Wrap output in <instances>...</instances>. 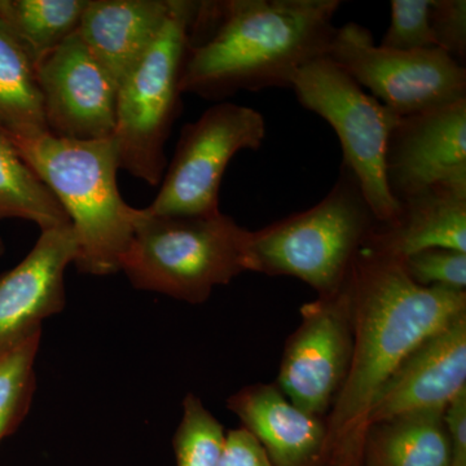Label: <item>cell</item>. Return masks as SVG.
<instances>
[{
  "label": "cell",
  "mask_w": 466,
  "mask_h": 466,
  "mask_svg": "<svg viewBox=\"0 0 466 466\" xmlns=\"http://www.w3.org/2000/svg\"><path fill=\"white\" fill-rule=\"evenodd\" d=\"M354 352L327 417L330 466H361L367 417L383 383L426 337L466 312V290L422 288L401 260L364 245L348 280Z\"/></svg>",
  "instance_id": "obj_1"
},
{
  "label": "cell",
  "mask_w": 466,
  "mask_h": 466,
  "mask_svg": "<svg viewBox=\"0 0 466 466\" xmlns=\"http://www.w3.org/2000/svg\"><path fill=\"white\" fill-rule=\"evenodd\" d=\"M339 0L198 2L180 79L182 94L223 100L240 91L290 88L329 51Z\"/></svg>",
  "instance_id": "obj_2"
},
{
  "label": "cell",
  "mask_w": 466,
  "mask_h": 466,
  "mask_svg": "<svg viewBox=\"0 0 466 466\" xmlns=\"http://www.w3.org/2000/svg\"><path fill=\"white\" fill-rule=\"evenodd\" d=\"M11 140L69 217L78 240V271L91 276L121 272L137 208L119 193L113 137L72 140L47 133Z\"/></svg>",
  "instance_id": "obj_3"
},
{
  "label": "cell",
  "mask_w": 466,
  "mask_h": 466,
  "mask_svg": "<svg viewBox=\"0 0 466 466\" xmlns=\"http://www.w3.org/2000/svg\"><path fill=\"white\" fill-rule=\"evenodd\" d=\"M379 220L345 165L323 200L314 207L249 233L248 271L290 276L317 291L339 293L359 251Z\"/></svg>",
  "instance_id": "obj_4"
},
{
  "label": "cell",
  "mask_w": 466,
  "mask_h": 466,
  "mask_svg": "<svg viewBox=\"0 0 466 466\" xmlns=\"http://www.w3.org/2000/svg\"><path fill=\"white\" fill-rule=\"evenodd\" d=\"M247 228L222 211L205 217L149 216L137 208L121 271L137 289L207 302L214 288L248 271Z\"/></svg>",
  "instance_id": "obj_5"
},
{
  "label": "cell",
  "mask_w": 466,
  "mask_h": 466,
  "mask_svg": "<svg viewBox=\"0 0 466 466\" xmlns=\"http://www.w3.org/2000/svg\"><path fill=\"white\" fill-rule=\"evenodd\" d=\"M198 2L171 0L164 29L116 91L113 133L119 170L149 186L167 167L165 146L180 113V79Z\"/></svg>",
  "instance_id": "obj_6"
},
{
  "label": "cell",
  "mask_w": 466,
  "mask_h": 466,
  "mask_svg": "<svg viewBox=\"0 0 466 466\" xmlns=\"http://www.w3.org/2000/svg\"><path fill=\"white\" fill-rule=\"evenodd\" d=\"M291 90L303 108L332 126L341 142L342 164L357 177L380 225H391L401 205L386 184L385 152L398 116L327 56L303 66Z\"/></svg>",
  "instance_id": "obj_7"
},
{
  "label": "cell",
  "mask_w": 466,
  "mask_h": 466,
  "mask_svg": "<svg viewBox=\"0 0 466 466\" xmlns=\"http://www.w3.org/2000/svg\"><path fill=\"white\" fill-rule=\"evenodd\" d=\"M266 121L258 110L220 101L187 124L167 165L149 216L205 217L220 213V184L242 150L260 148Z\"/></svg>",
  "instance_id": "obj_8"
},
{
  "label": "cell",
  "mask_w": 466,
  "mask_h": 466,
  "mask_svg": "<svg viewBox=\"0 0 466 466\" xmlns=\"http://www.w3.org/2000/svg\"><path fill=\"white\" fill-rule=\"evenodd\" d=\"M327 57L398 116L466 99L465 66L449 54L389 50L359 24L337 27Z\"/></svg>",
  "instance_id": "obj_9"
},
{
  "label": "cell",
  "mask_w": 466,
  "mask_h": 466,
  "mask_svg": "<svg viewBox=\"0 0 466 466\" xmlns=\"http://www.w3.org/2000/svg\"><path fill=\"white\" fill-rule=\"evenodd\" d=\"M299 327L288 337L274 382L303 412L327 419L348 379L354 324L345 285L333 296L300 308Z\"/></svg>",
  "instance_id": "obj_10"
},
{
  "label": "cell",
  "mask_w": 466,
  "mask_h": 466,
  "mask_svg": "<svg viewBox=\"0 0 466 466\" xmlns=\"http://www.w3.org/2000/svg\"><path fill=\"white\" fill-rule=\"evenodd\" d=\"M385 180L400 204L435 187L466 188V99L398 116L386 144Z\"/></svg>",
  "instance_id": "obj_11"
},
{
  "label": "cell",
  "mask_w": 466,
  "mask_h": 466,
  "mask_svg": "<svg viewBox=\"0 0 466 466\" xmlns=\"http://www.w3.org/2000/svg\"><path fill=\"white\" fill-rule=\"evenodd\" d=\"M48 134L72 140L112 137L118 87L78 33L35 66Z\"/></svg>",
  "instance_id": "obj_12"
},
{
  "label": "cell",
  "mask_w": 466,
  "mask_h": 466,
  "mask_svg": "<svg viewBox=\"0 0 466 466\" xmlns=\"http://www.w3.org/2000/svg\"><path fill=\"white\" fill-rule=\"evenodd\" d=\"M78 257L72 225L41 231L30 253L0 275V354L42 332L66 305V271Z\"/></svg>",
  "instance_id": "obj_13"
},
{
  "label": "cell",
  "mask_w": 466,
  "mask_h": 466,
  "mask_svg": "<svg viewBox=\"0 0 466 466\" xmlns=\"http://www.w3.org/2000/svg\"><path fill=\"white\" fill-rule=\"evenodd\" d=\"M466 390V312L426 337L383 383L368 425L419 410H444Z\"/></svg>",
  "instance_id": "obj_14"
},
{
  "label": "cell",
  "mask_w": 466,
  "mask_h": 466,
  "mask_svg": "<svg viewBox=\"0 0 466 466\" xmlns=\"http://www.w3.org/2000/svg\"><path fill=\"white\" fill-rule=\"evenodd\" d=\"M227 407L259 441L272 466H330L327 419L303 412L275 383L245 386Z\"/></svg>",
  "instance_id": "obj_15"
},
{
  "label": "cell",
  "mask_w": 466,
  "mask_h": 466,
  "mask_svg": "<svg viewBox=\"0 0 466 466\" xmlns=\"http://www.w3.org/2000/svg\"><path fill=\"white\" fill-rule=\"evenodd\" d=\"M171 0H88L78 35L118 87L164 29Z\"/></svg>",
  "instance_id": "obj_16"
},
{
  "label": "cell",
  "mask_w": 466,
  "mask_h": 466,
  "mask_svg": "<svg viewBox=\"0 0 466 466\" xmlns=\"http://www.w3.org/2000/svg\"><path fill=\"white\" fill-rule=\"evenodd\" d=\"M391 225H377L370 249L404 259L426 249L466 253V188L441 186L401 202Z\"/></svg>",
  "instance_id": "obj_17"
},
{
  "label": "cell",
  "mask_w": 466,
  "mask_h": 466,
  "mask_svg": "<svg viewBox=\"0 0 466 466\" xmlns=\"http://www.w3.org/2000/svg\"><path fill=\"white\" fill-rule=\"evenodd\" d=\"M361 466H451L444 410H419L368 425Z\"/></svg>",
  "instance_id": "obj_18"
},
{
  "label": "cell",
  "mask_w": 466,
  "mask_h": 466,
  "mask_svg": "<svg viewBox=\"0 0 466 466\" xmlns=\"http://www.w3.org/2000/svg\"><path fill=\"white\" fill-rule=\"evenodd\" d=\"M0 128L9 137L47 134L35 67L0 20Z\"/></svg>",
  "instance_id": "obj_19"
},
{
  "label": "cell",
  "mask_w": 466,
  "mask_h": 466,
  "mask_svg": "<svg viewBox=\"0 0 466 466\" xmlns=\"http://www.w3.org/2000/svg\"><path fill=\"white\" fill-rule=\"evenodd\" d=\"M88 0H0V20L34 67L76 33Z\"/></svg>",
  "instance_id": "obj_20"
},
{
  "label": "cell",
  "mask_w": 466,
  "mask_h": 466,
  "mask_svg": "<svg viewBox=\"0 0 466 466\" xmlns=\"http://www.w3.org/2000/svg\"><path fill=\"white\" fill-rule=\"evenodd\" d=\"M18 218L41 228L70 225L69 217L0 128V219Z\"/></svg>",
  "instance_id": "obj_21"
},
{
  "label": "cell",
  "mask_w": 466,
  "mask_h": 466,
  "mask_svg": "<svg viewBox=\"0 0 466 466\" xmlns=\"http://www.w3.org/2000/svg\"><path fill=\"white\" fill-rule=\"evenodd\" d=\"M42 332L0 354V443L23 424L35 394V359Z\"/></svg>",
  "instance_id": "obj_22"
},
{
  "label": "cell",
  "mask_w": 466,
  "mask_h": 466,
  "mask_svg": "<svg viewBox=\"0 0 466 466\" xmlns=\"http://www.w3.org/2000/svg\"><path fill=\"white\" fill-rule=\"evenodd\" d=\"M225 426L188 392L183 400V417L175 431L173 446L177 466H218L226 441Z\"/></svg>",
  "instance_id": "obj_23"
},
{
  "label": "cell",
  "mask_w": 466,
  "mask_h": 466,
  "mask_svg": "<svg viewBox=\"0 0 466 466\" xmlns=\"http://www.w3.org/2000/svg\"><path fill=\"white\" fill-rule=\"evenodd\" d=\"M431 0H391L390 25L381 47L395 51L437 48L431 26Z\"/></svg>",
  "instance_id": "obj_24"
},
{
  "label": "cell",
  "mask_w": 466,
  "mask_h": 466,
  "mask_svg": "<svg viewBox=\"0 0 466 466\" xmlns=\"http://www.w3.org/2000/svg\"><path fill=\"white\" fill-rule=\"evenodd\" d=\"M400 260L408 278L419 287L466 290V253L426 249Z\"/></svg>",
  "instance_id": "obj_25"
},
{
  "label": "cell",
  "mask_w": 466,
  "mask_h": 466,
  "mask_svg": "<svg viewBox=\"0 0 466 466\" xmlns=\"http://www.w3.org/2000/svg\"><path fill=\"white\" fill-rule=\"evenodd\" d=\"M431 26L435 46L460 66L466 58L465 0H431Z\"/></svg>",
  "instance_id": "obj_26"
},
{
  "label": "cell",
  "mask_w": 466,
  "mask_h": 466,
  "mask_svg": "<svg viewBox=\"0 0 466 466\" xmlns=\"http://www.w3.org/2000/svg\"><path fill=\"white\" fill-rule=\"evenodd\" d=\"M218 466H272L265 450L244 428L227 431L225 449Z\"/></svg>",
  "instance_id": "obj_27"
},
{
  "label": "cell",
  "mask_w": 466,
  "mask_h": 466,
  "mask_svg": "<svg viewBox=\"0 0 466 466\" xmlns=\"http://www.w3.org/2000/svg\"><path fill=\"white\" fill-rule=\"evenodd\" d=\"M444 424L449 435L451 466H466V390L444 410Z\"/></svg>",
  "instance_id": "obj_28"
},
{
  "label": "cell",
  "mask_w": 466,
  "mask_h": 466,
  "mask_svg": "<svg viewBox=\"0 0 466 466\" xmlns=\"http://www.w3.org/2000/svg\"><path fill=\"white\" fill-rule=\"evenodd\" d=\"M5 254V242H3L2 238H0V257Z\"/></svg>",
  "instance_id": "obj_29"
}]
</instances>
